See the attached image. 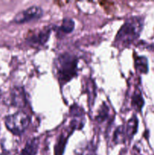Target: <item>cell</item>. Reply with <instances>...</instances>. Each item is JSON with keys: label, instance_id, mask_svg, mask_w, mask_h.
Instances as JSON below:
<instances>
[{"label": "cell", "instance_id": "1", "mask_svg": "<svg viewBox=\"0 0 154 155\" xmlns=\"http://www.w3.org/2000/svg\"><path fill=\"white\" fill-rule=\"evenodd\" d=\"M143 20L140 17H132L125 21L118 31L114 45L119 49L128 47L140 36L143 29Z\"/></svg>", "mask_w": 154, "mask_h": 155}, {"label": "cell", "instance_id": "2", "mask_svg": "<svg viewBox=\"0 0 154 155\" xmlns=\"http://www.w3.org/2000/svg\"><path fill=\"white\" fill-rule=\"evenodd\" d=\"M54 67L56 77L62 86L76 77L78 58L69 53H63L59 54L54 60Z\"/></svg>", "mask_w": 154, "mask_h": 155}, {"label": "cell", "instance_id": "3", "mask_svg": "<svg viewBox=\"0 0 154 155\" xmlns=\"http://www.w3.org/2000/svg\"><path fill=\"white\" fill-rule=\"evenodd\" d=\"M30 116L21 110L8 115L5 119L7 129L14 135H21L24 133L30 125Z\"/></svg>", "mask_w": 154, "mask_h": 155}, {"label": "cell", "instance_id": "4", "mask_svg": "<svg viewBox=\"0 0 154 155\" xmlns=\"http://www.w3.org/2000/svg\"><path fill=\"white\" fill-rule=\"evenodd\" d=\"M43 15V10L39 6L33 5L17 14L13 21L16 24H24L32 21H36Z\"/></svg>", "mask_w": 154, "mask_h": 155}, {"label": "cell", "instance_id": "5", "mask_svg": "<svg viewBox=\"0 0 154 155\" xmlns=\"http://www.w3.org/2000/svg\"><path fill=\"white\" fill-rule=\"evenodd\" d=\"M51 33V28L45 27L39 30L32 32L26 37V41L30 45L33 47H39L44 45L48 42Z\"/></svg>", "mask_w": 154, "mask_h": 155}, {"label": "cell", "instance_id": "6", "mask_svg": "<svg viewBox=\"0 0 154 155\" xmlns=\"http://www.w3.org/2000/svg\"><path fill=\"white\" fill-rule=\"evenodd\" d=\"M11 104L14 107L22 108L27 104V98H26L25 92L24 88L14 87L11 93Z\"/></svg>", "mask_w": 154, "mask_h": 155}, {"label": "cell", "instance_id": "7", "mask_svg": "<svg viewBox=\"0 0 154 155\" xmlns=\"http://www.w3.org/2000/svg\"><path fill=\"white\" fill-rule=\"evenodd\" d=\"M74 131L73 129H70L68 132L66 133H63L59 136L58 140H57V144L55 145V148H54V155H63V151H64L65 145H66V141H67L68 136H69V134L66 135V133H72Z\"/></svg>", "mask_w": 154, "mask_h": 155}, {"label": "cell", "instance_id": "8", "mask_svg": "<svg viewBox=\"0 0 154 155\" xmlns=\"http://www.w3.org/2000/svg\"><path fill=\"white\" fill-rule=\"evenodd\" d=\"M39 147L38 139H32L27 141L25 147L21 151L20 155H36Z\"/></svg>", "mask_w": 154, "mask_h": 155}, {"label": "cell", "instance_id": "9", "mask_svg": "<svg viewBox=\"0 0 154 155\" xmlns=\"http://www.w3.org/2000/svg\"><path fill=\"white\" fill-rule=\"evenodd\" d=\"M137 125H138V120L136 116H133L131 119L128 120L125 127V133L126 136L129 139H131L134 134L137 133Z\"/></svg>", "mask_w": 154, "mask_h": 155}, {"label": "cell", "instance_id": "10", "mask_svg": "<svg viewBox=\"0 0 154 155\" xmlns=\"http://www.w3.org/2000/svg\"><path fill=\"white\" fill-rule=\"evenodd\" d=\"M134 66L136 71L140 74H146L148 72V61L147 59L143 56H137L135 58Z\"/></svg>", "mask_w": 154, "mask_h": 155}, {"label": "cell", "instance_id": "11", "mask_svg": "<svg viewBox=\"0 0 154 155\" xmlns=\"http://www.w3.org/2000/svg\"><path fill=\"white\" fill-rule=\"evenodd\" d=\"M144 104V100L140 92H135L131 98V106L137 111H140Z\"/></svg>", "mask_w": 154, "mask_h": 155}, {"label": "cell", "instance_id": "12", "mask_svg": "<svg viewBox=\"0 0 154 155\" xmlns=\"http://www.w3.org/2000/svg\"><path fill=\"white\" fill-rule=\"evenodd\" d=\"M75 27V23H74L73 20L71 18H64L63 20L61 25L59 27V30L60 31L63 32L64 33H69L72 32Z\"/></svg>", "mask_w": 154, "mask_h": 155}, {"label": "cell", "instance_id": "13", "mask_svg": "<svg viewBox=\"0 0 154 155\" xmlns=\"http://www.w3.org/2000/svg\"><path fill=\"white\" fill-rule=\"evenodd\" d=\"M125 136H126V133H125V129L123 128V127H119L117 130L115 131L114 133V138H113V141L115 143H122L125 142Z\"/></svg>", "mask_w": 154, "mask_h": 155}, {"label": "cell", "instance_id": "14", "mask_svg": "<svg viewBox=\"0 0 154 155\" xmlns=\"http://www.w3.org/2000/svg\"><path fill=\"white\" fill-rule=\"evenodd\" d=\"M108 107H107L105 104H103L102 107L100 110L99 113H98V115L96 117V120H98V122H104V120L108 116Z\"/></svg>", "mask_w": 154, "mask_h": 155}]
</instances>
